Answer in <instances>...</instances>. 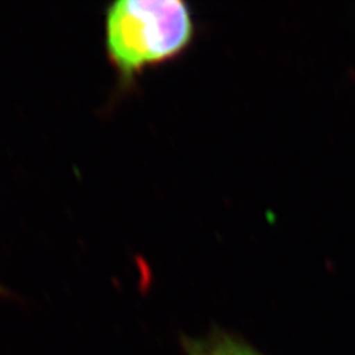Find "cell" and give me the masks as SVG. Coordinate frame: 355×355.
Masks as SVG:
<instances>
[{"label":"cell","mask_w":355,"mask_h":355,"mask_svg":"<svg viewBox=\"0 0 355 355\" xmlns=\"http://www.w3.org/2000/svg\"><path fill=\"white\" fill-rule=\"evenodd\" d=\"M194 37V15L184 0H119L105 10L107 57L125 83L181 57Z\"/></svg>","instance_id":"6da1fadb"},{"label":"cell","mask_w":355,"mask_h":355,"mask_svg":"<svg viewBox=\"0 0 355 355\" xmlns=\"http://www.w3.org/2000/svg\"><path fill=\"white\" fill-rule=\"evenodd\" d=\"M184 345L188 355H261L224 331L212 333L205 339H187Z\"/></svg>","instance_id":"7a4b0ae2"}]
</instances>
